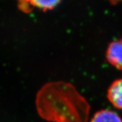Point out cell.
<instances>
[{"instance_id":"obj_1","label":"cell","mask_w":122,"mask_h":122,"mask_svg":"<svg viewBox=\"0 0 122 122\" xmlns=\"http://www.w3.org/2000/svg\"><path fill=\"white\" fill-rule=\"evenodd\" d=\"M106 58L111 65L122 70V38L109 44L106 51Z\"/></svg>"},{"instance_id":"obj_2","label":"cell","mask_w":122,"mask_h":122,"mask_svg":"<svg viewBox=\"0 0 122 122\" xmlns=\"http://www.w3.org/2000/svg\"><path fill=\"white\" fill-rule=\"evenodd\" d=\"M107 98L115 107L122 109V79L111 83L107 92Z\"/></svg>"},{"instance_id":"obj_3","label":"cell","mask_w":122,"mask_h":122,"mask_svg":"<svg viewBox=\"0 0 122 122\" xmlns=\"http://www.w3.org/2000/svg\"><path fill=\"white\" fill-rule=\"evenodd\" d=\"M90 122H122V119L113 111L102 109L94 115Z\"/></svg>"},{"instance_id":"obj_4","label":"cell","mask_w":122,"mask_h":122,"mask_svg":"<svg viewBox=\"0 0 122 122\" xmlns=\"http://www.w3.org/2000/svg\"><path fill=\"white\" fill-rule=\"evenodd\" d=\"M32 8L41 10L42 11L52 10L60 3V1H29Z\"/></svg>"},{"instance_id":"obj_5","label":"cell","mask_w":122,"mask_h":122,"mask_svg":"<svg viewBox=\"0 0 122 122\" xmlns=\"http://www.w3.org/2000/svg\"><path fill=\"white\" fill-rule=\"evenodd\" d=\"M18 8L24 12H29L32 10V6L29 1H20L18 2Z\"/></svg>"}]
</instances>
